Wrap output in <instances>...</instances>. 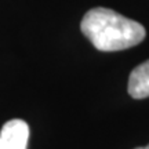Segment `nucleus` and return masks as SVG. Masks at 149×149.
<instances>
[{
    "label": "nucleus",
    "instance_id": "nucleus-4",
    "mask_svg": "<svg viewBox=\"0 0 149 149\" xmlns=\"http://www.w3.org/2000/svg\"><path fill=\"white\" fill-rule=\"evenodd\" d=\"M134 149H149V145H146V146H138V148H134Z\"/></svg>",
    "mask_w": 149,
    "mask_h": 149
},
{
    "label": "nucleus",
    "instance_id": "nucleus-2",
    "mask_svg": "<svg viewBox=\"0 0 149 149\" xmlns=\"http://www.w3.org/2000/svg\"><path fill=\"white\" fill-rule=\"evenodd\" d=\"M29 126L21 119L8 120L0 130V149H26Z\"/></svg>",
    "mask_w": 149,
    "mask_h": 149
},
{
    "label": "nucleus",
    "instance_id": "nucleus-3",
    "mask_svg": "<svg viewBox=\"0 0 149 149\" xmlns=\"http://www.w3.org/2000/svg\"><path fill=\"white\" fill-rule=\"evenodd\" d=\"M127 90L128 94L135 100L149 97V59L133 69L128 77Z\"/></svg>",
    "mask_w": 149,
    "mask_h": 149
},
{
    "label": "nucleus",
    "instance_id": "nucleus-1",
    "mask_svg": "<svg viewBox=\"0 0 149 149\" xmlns=\"http://www.w3.org/2000/svg\"><path fill=\"white\" fill-rule=\"evenodd\" d=\"M80 29L98 51L105 53L134 47L146 36V31L139 22L105 7L87 11Z\"/></svg>",
    "mask_w": 149,
    "mask_h": 149
}]
</instances>
